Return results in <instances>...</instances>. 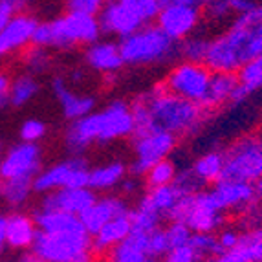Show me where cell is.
I'll return each mask as SVG.
<instances>
[{"mask_svg": "<svg viewBox=\"0 0 262 262\" xmlns=\"http://www.w3.org/2000/svg\"><path fill=\"white\" fill-rule=\"evenodd\" d=\"M262 55V6L235 17L222 35L209 42L204 64L211 72L238 74L248 62Z\"/></svg>", "mask_w": 262, "mask_h": 262, "instance_id": "cell-1", "label": "cell"}, {"mask_svg": "<svg viewBox=\"0 0 262 262\" xmlns=\"http://www.w3.org/2000/svg\"><path fill=\"white\" fill-rule=\"evenodd\" d=\"M134 119L130 105L125 101H112L105 108L94 110L84 118L72 121L66 128L64 143L72 156H81L94 143H110L132 138Z\"/></svg>", "mask_w": 262, "mask_h": 262, "instance_id": "cell-2", "label": "cell"}, {"mask_svg": "<svg viewBox=\"0 0 262 262\" xmlns=\"http://www.w3.org/2000/svg\"><path fill=\"white\" fill-rule=\"evenodd\" d=\"M143 101L150 112L154 127L165 130L176 138H184L198 132L207 118V110L198 103L182 99L170 94L163 84L154 86L150 92H145Z\"/></svg>", "mask_w": 262, "mask_h": 262, "instance_id": "cell-3", "label": "cell"}, {"mask_svg": "<svg viewBox=\"0 0 262 262\" xmlns=\"http://www.w3.org/2000/svg\"><path fill=\"white\" fill-rule=\"evenodd\" d=\"M99 39L101 26L97 15L66 11L53 20L39 22L31 44L44 50H72L77 46H90Z\"/></svg>", "mask_w": 262, "mask_h": 262, "instance_id": "cell-4", "label": "cell"}, {"mask_svg": "<svg viewBox=\"0 0 262 262\" xmlns=\"http://www.w3.org/2000/svg\"><path fill=\"white\" fill-rule=\"evenodd\" d=\"M119 50L123 62L130 66L163 64L178 57V42L170 40L156 24H145L127 39L119 40Z\"/></svg>", "mask_w": 262, "mask_h": 262, "instance_id": "cell-5", "label": "cell"}, {"mask_svg": "<svg viewBox=\"0 0 262 262\" xmlns=\"http://www.w3.org/2000/svg\"><path fill=\"white\" fill-rule=\"evenodd\" d=\"M31 251L40 262H74L77 257L92 251V236L86 229L62 233L39 231Z\"/></svg>", "mask_w": 262, "mask_h": 262, "instance_id": "cell-6", "label": "cell"}, {"mask_svg": "<svg viewBox=\"0 0 262 262\" xmlns=\"http://www.w3.org/2000/svg\"><path fill=\"white\" fill-rule=\"evenodd\" d=\"M262 178L260 136H242L224 152L222 180L257 184Z\"/></svg>", "mask_w": 262, "mask_h": 262, "instance_id": "cell-7", "label": "cell"}, {"mask_svg": "<svg viewBox=\"0 0 262 262\" xmlns=\"http://www.w3.org/2000/svg\"><path fill=\"white\" fill-rule=\"evenodd\" d=\"M90 167L83 156H72L64 162L46 167L33 178V192L50 194L59 189L88 187Z\"/></svg>", "mask_w": 262, "mask_h": 262, "instance_id": "cell-8", "label": "cell"}, {"mask_svg": "<svg viewBox=\"0 0 262 262\" xmlns=\"http://www.w3.org/2000/svg\"><path fill=\"white\" fill-rule=\"evenodd\" d=\"M169 220L185 222L192 233H214L224 226V213L214 206L209 191H200L182 198Z\"/></svg>", "mask_w": 262, "mask_h": 262, "instance_id": "cell-9", "label": "cell"}, {"mask_svg": "<svg viewBox=\"0 0 262 262\" xmlns=\"http://www.w3.org/2000/svg\"><path fill=\"white\" fill-rule=\"evenodd\" d=\"M211 75H213V72L204 62L182 61L176 66H172V70L167 74L163 86L170 94H174L182 99L202 105V101L207 94V88H209Z\"/></svg>", "mask_w": 262, "mask_h": 262, "instance_id": "cell-10", "label": "cell"}, {"mask_svg": "<svg viewBox=\"0 0 262 262\" xmlns=\"http://www.w3.org/2000/svg\"><path fill=\"white\" fill-rule=\"evenodd\" d=\"M176 136L169 134L165 130L154 128L147 134L134 136L132 138V150H134V160L128 165V172L134 178H141L147 174V170L154 163L167 160L172 154L176 147Z\"/></svg>", "mask_w": 262, "mask_h": 262, "instance_id": "cell-11", "label": "cell"}, {"mask_svg": "<svg viewBox=\"0 0 262 262\" xmlns=\"http://www.w3.org/2000/svg\"><path fill=\"white\" fill-rule=\"evenodd\" d=\"M42 170V152L37 143L13 145L0 158V180H33Z\"/></svg>", "mask_w": 262, "mask_h": 262, "instance_id": "cell-12", "label": "cell"}, {"mask_svg": "<svg viewBox=\"0 0 262 262\" xmlns=\"http://www.w3.org/2000/svg\"><path fill=\"white\" fill-rule=\"evenodd\" d=\"M202 18V9L180 4H165L156 17V26L174 42L194 35Z\"/></svg>", "mask_w": 262, "mask_h": 262, "instance_id": "cell-13", "label": "cell"}, {"mask_svg": "<svg viewBox=\"0 0 262 262\" xmlns=\"http://www.w3.org/2000/svg\"><path fill=\"white\" fill-rule=\"evenodd\" d=\"M97 20H99L101 33L118 37L119 40L127 39L128 35L145 26V22L119 0H106L105 6L97 13Z\"/></svg>", "mask_w": 262, "mask_h": 262, "instance_id": "cell-14", "label": "cell"}, {"mask_svg": "<svg viewBox=\"0 0 262 262\" xmlns=\"http://www.w3.org/2000/svg\"><path fill=\"white\" fill-rule=\"evenodd\" d=\"M214 206L222 213L227 211H249L255 206L257 191L253 184H244V182H231V180H220L213 185L209 191Z\"/></svg>", "mask_w": 262, "mask_h": 262, "instance_id": "cell-15", "label": "cell"}, {"mask_svg": "<svg viewBox=\"0 0 262 262\" xmlns=\"http://www.w3.org/2000/svg\"><path fill=\"white\" fill-rule=\"evenodd\" d=\"M37 18L30 13L18 11L9 24L0 31V61L8 59L17 52H24L31 46L33 33L37 30Z\"/></svg>", "mask_w": 262, "mask_h": 262, "instance_id": "cell-16", "label": "cell"}, {"mask_svg": "<svg viewBox=\"0 0 262 262\" xmlns=\"http://www.w3.org/2000/svg\"><path fill=\"white\" fill-rule=\"evenodd\" d=\"M96 198V192L90 187L59 189V191H53L50 194H44L42 202H40V209L62 211V213L81 216L84 211L92 207Z\"/></svg>", "mask_w": 262, "mask_h": 262, "instance_id": "cell-17", "label": "cell"}, {"mask_svg": "<svg viewBox=\"0 0 262 262\" xmlns=\"http://www.w3.org/2000/svg\"><path fill=\"white\" fill-rule=\"evenodd\" d=\"M52 90L57 103L61 106L62 116L70 123L77 121V119L84 118V116H88V114H92L96 110V97L74 92L64 81V77H53Z\"/></svg>", "mask_w": 262, "mask_h": 262, "instance_id": "cell-18", "label": "cell"}, {"mask_svg": "<svg viewBox=\"0 0 262 262\" xmlns=\"http://www.w3.org/2000/svg\"><path fill=\"white\" fill-rule=\"evenodd\" d=\"M130 213V207L125 202V198L121 196H103L96 198V202L92 204V207L88 211H84L79 219L83 222L84 229L90 236H94L101 227L108 224L110 220L123 216V214Z\"/></svg>", "mask_w": 262, "mask_h": 262, "instance_id": "cell-19", "label": "cell"}, {"mask_svg": "<svg viewBox=\"0 0 262 262\" xmlns=\"http://www.w3.org/2000/svg\"><path fill=\"white\" fill-rule=\"evenodd\" d=\"M84 61L94 72H99V74L106 75L110 79H116L118 72L125 66L121 50H119V42H114V40L99 39L97 42L86 46Z\"/></svg>", "mask_w": 262, "mask_h": 262, "instance_id": "cell-20", "label": "cell"}, {"mask_svg": "<svg viewBox=\"0 0 262 262\" xmlns=\"http://www.w3.org/2000/svg\"><path fill=\"white\" fill-rule=\"evenodd\" d=\"M238 74L231 72H213L207 94L202 101V108L207 112L220 108L227 103H238Z\"/></svg>", "mask_w": 262, "mask_h": 262, "instance_id": "cell-21", "label": "cell"}, {"mask_svg": "<svg viewBox=\"0 0 262 262\" xmlns=\"http://www.w3.org/2000/svg\"><path fill=\"white\" fill-rule=\"evenodd\" d=\"M37 224L33 216L24 213H13L6 216V242L13 249H28L37 238Z\"/></svg>", "mask_w": 262, "mask_h": 262, "instance_id": "cell-22", "label": "cell"}, {"mask_svg": "<svg viewBox=\"0 0 262 262\" xmlns=\"http://www.w3.org/2000/svg\"><path fill=\"white\" fill-rule=\"evenodd\" d=\"M132 231L130 213L110 220L108 224L101 227L99 231L92 236V251L94 253H108L110 249L116 248L119 242H123Z\"/></svg>", "mask_w": 262, "mask_h": 262, "instance_id": "cell-23", "label": "cell"}, {"mask_svg": "<svg viewBox=\"0 0 262 262\" xmlns=\"http://www.w3.org/2000/svg\"><path fill=\"white\" fill-rule=\"evenodd\" d=\"M147 235L149 233L132 229L130 235L123 242H119L116 248L108 251L106 262H141L149 257L147 255Z\"/></svg>", "mask_w": 262, "mask_h": 262, "instance_id": "cell-24", "label": "cell"}, {"mask_svg": "<svg viewBox=\"0 0 262 262\" xmlns=\"http://www.w3.org/2000/svg\"><path fill=\"white\" fill-rule=\"evenodd\" d=\"M128 174V167L123 162H110L105 165H99L96 169H90V180L88 187L94 192H106L114 187H119L125 176Z\"/></svg>", "mask_w": 262, "mask_h": 262, "instance_id": "cell-25", "label": "cell"}, {"mask_svg": "<svg viewBox=\"0 0 262 262\" xmlns=\"http://www.w3.org/2000/svg\"><path fill=\"white\" fill-rule=\"evenodd\" d=\"M184 194L174 187V185H163V187H154L149 189L143 200L156 211L162 219H170L176 207L180 206Z\"/></svg>", "mask_w": 262, "mask_h": 262, "instance_id": "cell-26", "label": "cell"}, {"mask_svg": "<svg viewBox=\"0 0 262 262\" xmlns=\"http://www.w3.org/2000/svg\"><path fill=\"white\" fill-rule=\"evenodd\" d=\"M192 172L202 184H216L222 180L224 172V152L220 150H209V152L202 154L196 162L192 163Z\"/></svg>", "mask_w": 262, "mask_h": 262, "instance_id": "cell-27", "label": "cell"}, {"mask_svg": "<svg viewBox=\"0 0 262 262\" xmlns=\"http://www.w3.org/2000/svg\"><path fill=\"white\" fill-rule=\"evenodd\" d=\"M39 81L31 74L18 75V77L11 79L8 103L13 106H26L30 101L35 99V96L39 94Z\"/></svg>", "mask_w": 262, "mask_h": 262, "instance_id": "cell-28", "label": "cell"}, {"mask_svg": "<svg viewBox=\"0 0 262 262\" xmlns=\"http://www.w3.org/2000/svg\"><path fill=\"white\" fill-rule=\"evenodd\" d=\"M33 192V180H0V196L11 207H20Z\"/></svg>", "mask_w": 262, "mask_h": 262, "instance_id": "cell-29", "label": "cell"}, {"mask_svg": "<svg viewBox=\"0 0 262 262\" xmlns=\"http://www.w3.org/2000/svg\"><path fill=\"white\" fill-rule=\"evenodd\" d=\"M238 101H244L251 94L258 92L262 88V55L257 57L255 61L248 62V64L238 72Z\"/></svg>", "mask_w": 262, "mask_h": 262, "instance_id": "cell-30", "label": "cell"}, {"mask_svg": "<svg viewBox=\"0 0 262 262\" xmlns=\"http://www.w3.org/2000/svg\"><path fill=\"white\" fill-rule=\"evenodd\" d=\"M176 172H178V167L174 165V162H170L169 158L162 160V162L154 163V165L147 170V174L143 176L145 185L149 189L172 185V182H174V178H176Z\"/></svg>", "mask_w": 262, "mask_h": 262, "instance_id": "cell-31", "label": "cell"}, {"mask_svg": "<svg viewBox=\"0 0 262 262\" xmlns=\"http://www.w3.org/2000/svg\"><path fill=\"white\" fill-rule=\"evenodd\" d=\"M130 220H132V229H138V231H143V233L154 231L162 224V216L143 198H141L140 204L134 209H130Z\"/></svg>", "mask_w": 262, "mask_h": 262, "instance_id": "cell-32", "label": "cell"}, {"mask_svg": "<svg viewBox=\"0 0 262 262\" xmlns=\"http://www.w3.org/2000/svg\"><path fill=\"white\" fill-rule=\"evenodd\" d=\"M211 39L200 35H191L178 42V57H182V61L189 62H204L206 61L207 50H209Z\"/></svg>", "mask_w": 262, "mask_h": 262, "instance_id": "cell-33", "label": "cell"}, {"mask_svg": "<svg viewBox=\"0 0 262 262\" xmlns=\"http://www.w3.org/2000/svg\"><path fill=\"white\" fill-rule=\"evenodd\" d=\"M236 248L249 262H262V227L241 235V242Z\"/></svg>", "mask_w": 262, "mask_h": 262, "instance_id": "cell-34", "label": "cell"}, {"mask_svg": "<svg viewBox=\"0 0 262 262\" xmlns=\"http://www.w3.org/2000/svg\"><path fill=\"white\" fill-rule=\"evenodd\" d=\"M189 244L200 258H213L222 253L219 238L214 233H192V238Z\"/></svg>", "mask_w": 262, "mask_h": 262, "instance_id": "cell-35", "label": "cell"}, {"mask_svg": "<svg viewBox=\"0 0 262 262\" xmlns=\"http://www.w3.org/2000/svg\"><path fill=\"white\" fill-rule=\"evenodd\" d=\"M119 2L128 6L145 24H152V20H156L158 13L163 8L162 0H119Z\"/></svg>", "mask_w": 262, "mask_h": 262, "instance_id": "cell-36", "label": "cell"}, {"mask_svg": "<svg viewBox=\"0 0 262 262\" xmlns=\"http://www.w3.org/2000/svg\"><path fill=\"white\" fill-rule=\"evenodd\" d=\"M22 62L26 66V70L33 74H40L50 66V53L48 50L39 48V46H33L31 44L30 48L24 50V55H22Z\"/></svg>", "mask_w": 262, "mask_h": 262, "instance_id": "cell-37", "label": "cell"}, {"mask_svg": "<svg viewBox=\"0 0 262 262\" xmlns=\"http://www.w3.org/2000/svg\"><path fill=\"white\" fill-rule=\"evenodd\" d=\"M172 185H174L176 189H178L184 196H191V194H196V192L202 191V187H204V184H202L200 180L196 178V174L192 172L191 167H187V169H182L176 172V178L174 182H172Z\"/></svg>", "mask_w": 262, "mask_h": 262, "instance_id": "cell-38", "label": "cell"}, {"mask_svg": "<svg viewBox=\"0 0 262 262\" xmlns=\"http://www.w3.org/2000/svg\"><path fill=\"white\" fill-rule=\"evenodd\" d=\"M170 251L169 238H167V231L162 227H156L154 231H150L147 235V255L150 258L158 257H167V253Z\"/></svg>", "mask_w": 262, "mask_h": 262, "instance_id": "cell-39", "label": "cell"}, {"mask_svg": "<svg viewBox=\"0 0 262 262\" xmlns=\"http://www.w3.org/2000/svg\"><path fill=\"white\" fill-rule=\"evenodd\" d=\"M165 231H167V238H169L170 249L187 246L192 238V231L189 229V226L185 222H180V220H172Z\"/></svg>", "mask_w": 262, "mask_h": 262, "instance_id": "cell-40", "label": "cell"}, {"mask_svg": "<svg viewBox=\"0 0 262 262\" xmlns=\"http://www.w3.org/2000/svg\"><path fill=\"white\" fill-rule=\"evenodd\" d=\"M48 128H46V123L40 121V119H26V121L20 125V141H26V143H39L46 136Z\"/></svg>", "mask_w": 262, "mask_h": 262, "instance_id": "cell-41", "label": "cell"}, {"mask_svg": "<svg viewBox=\"0 0 262 262\" xmlns=\"http://www.w3.org/2000/svg\"><path fill=\"white\" fill-rule=\"evenodd\" d=\"M106 0H66L68 11H81V13L97 15Z\"/></svg>", "mask_w": 262, "mask_h": 262, "instance_id": "cell-42", "label": "cell"}, {"mask_svg": "<svg viewBox=\"0 0 262 262\" xmlns=\"http://www.w3.org/2000/svg\"><path fill=\"white\" fill-rule=\"evenodd\" d=\"M202 258L196 255V251L191 248V244L182 246V248L170 249L165 257V262H200Z\"/></svg>", "mask_w": 262, "mask_h": 262, "instance_id": "cell-43", "label": "cell"}, {"mask_svg": "<svg viewBox=\"0 0 262 262\" xmlns=\"http://www.w3.org/2000/svg\"><path fill=\"white\" fill-rule=\"evenodd\" d=\"M206 13L214 20H222V18L229 17L231 15L229 0H209V4L206 6Z\"/></svg>", "mask_w": 262, "mask_h": 262, "instance_id": "cell-44", "label": "cell"}, {"mask_svg": "<svg viewBox=\"0 0 262 262\" xmlns=\"http://www.w3.org/2000/svg\"><path fill=\"white\" fill-rule=\"evenodd\" d=\"M216 238H219V244H220V249L224 251H231V249H235L236 246H238V242H241V235L235 231V229H231V227H227V229H220V233L216 235Z\"/></svg>", "mask_w": 262, "mask_h": 262, "instance_id": "cell-45", "label": "cell"}, {"mask_svg": "<svg viewBox=\"0 0 262 262\" xmlns=\"http://www.w3.org/2000/svg\"><path fill=\"white\" fill-rule=\"evenodd\" d=\"M206 262H249L248 258L242 255V251L238 248L231 249V251H224V253L216 255L213 258H207Z\"/></svg>", "mask_w": 262, "mask_h": 262, "instance_id": "cell-46", "label": "cell"}, {"mask_svg": "<svg viewBox=\"0 0 262 262\" xmlns=\"http://www.w3.org/2000/svg\"><path fill=\"white\" fill-rule=\"evenodd\" d=\"M18 13V9L9 2H0V31L9 24V20Z\"/></svg>", "mask_w": 262, "mask_h": 262, "instance_id": "cell-47", "label": "cell"}, {"mask_svg": "<svg viewBox=\"0 0 262 262\" xmlns=\"http://www.w3.org/2000/svg\"><path fill=\"white\" fill-rule=\"evenodd\" d=\"M229 8H231V15L238 17V15H244L251 9L257 8L253 0H229Z\"/></svg>", "mask_w": 262, "mask_h": 262, "instance_id": "cell-48", "label": "cell"}, {"mask_svg": "<svg viewBox=\"0 0 262 262\" xmlns=\"http://www.w3.org/2000/svg\"><path fill=\"white\" fill-rule=\"evenodd\" d=\"M9 84H11V79L6 72L0 70V108L8 103V94H9Z\"/></svg>", "mask_w": 262, "mask_h": 262, "instance_id": "cell-49", "label": "cell"}, {"mask_svg": "<svg viewBox=\"0 0 262 262\" xmlns=\"http://www.w3.org/2000/svg\"><path fill=\"white\" fill-rule=\"evenodd\" d=\"M162 4H180V6H189V8H196V9H204L209 0H162Z\"/></svg>", "mask_w": 262, "mask_h": 262, "instance_id": "cell-50", "label": "cell"}, {"mask_svg": "<svg viewBox=\"0 0 262 262\" xmlns=\"http://www.w3.org/2000/svg\"><path fill=\"white\" fill-rule=\"evenodd\" d=\"M119 189H121V192H125V194H134V192L138 191V178L127 174L125 180L119 184Z\"/></svg>", "mask_w": 262, "mask_h": 262, "instance_id": "cell-51", "label": "cell"}, {"mask_svg": "<svg viewBox=\"0 0 262 262\" xmlns=\"http://www.w3.org/2000/svg\"><path fill=\"white\" fill-rule=\"evenodd\" d=\"M4 246H8V242H6V216L0 214V253H2Z\"/></svg>", "mask_w": 262, "mask_h": 262, "instance_id": "cell-52", "label": "cell"}, {"mask_svg": "<svg viewBox=\"0 0 262 262\" xmlns=\"http://www.w3.org/2000/svg\"><path fill=\"white\" fill-rule=\"evenodd\" d=\"M74 262H94V251H88V253L81 255V257H77Z\"/></svg>", "mask_w": 262, "mask_h": 262, "instance_id": "cell-53", "label": "cell"}, {"mask_svg": "<svg viewBox=\"0 0 262 262\" xmlns=\"http://www.w3.org/2000/svg\"><path fill=\"white\" fill-rule=\"evenodd\" d=\"M255 191H257V198H258V200H262V178L258 180L257 184H255Z\"/></svg>", "mask_w": 262, "mask_h": 262, "instance_id": "cell-54", "label": "cell"}, {"mask_svg": "<svg viewBox=\"0 0 262 262\" xmlns=\"http://www.w3.org/2000/svg\"><path fill=\"white\" fill-rule=\"evenodd\" d=\"M70 77H72V81H81V79H83V72H81V70H75L74 74L70 75Z\"/></svg>", "mask_w": 262, "mask_h": 262, "instance_id": "cell-55", "label": "cell"}, {"mask_svg": "<svg viewBox=\"0 0 262 262\" xmlns=\"http://www.w3.org/2000/svg\"><path fill=\"white\" fill-rule=\"evenodd\" d=\"M0 2H9V4H13L17 9H20V0H0Z\"/></svg>", "mask_w": 262, "mask_h": 262, "instance_id": "cell-56", "label": "cell"}, {"mask_svg": "<svg viewBox=\"0 0 262 262\" xmlns=\"http://www.w3.org/2000/svg\"><path fill=\"white\" fill-rule=\"evenodd\" d=\"M18 262H40V260H37L35 257H26V258H22V260H18Z\"/></svg>", "mask_w": 262, "mask_h": 262, "instance_id": "cell-57", "label": "cell"}, {"mask_svg": "<svg viewBox=\"0 0 262 262\" xmlns=\"http://www.w3.org/2000/svg\"><path fill=\"white\" fill-rule=\"evenodd\" d=\"M141 262H156V258H150V257H147L145 260H141Z\"/></svg>", "mask_w": 262, "mask_h": 262, "instance_id": "cell-58", "label": "cell"}, {"mask_svg": "<svg viewBox=\"0 0 262 262\" xmlns=\"http://www.w3.org/2000/svg\"><path fill=\"white\" fill-rule=\"evenodd\" d=\"M0 158H2V143H0Z\"/></svg>", "mask_w": 262, "mask_h": 262, "instance_id": "cell-59", "label": "cell"}, {"mask_svg": "<svg viewBox=\"0 0 262 262\" xmlns=\"http://www.w3.org/2000/svg\"><path fill=\"white\" fill-rule=\"evenodd\" d=\"M260 150H262V136H260Z\"/></svg>", "mask_w": 262, "mask_h": 262, "instance_id": "cell-60", "label": "cell"}]
</instances>
